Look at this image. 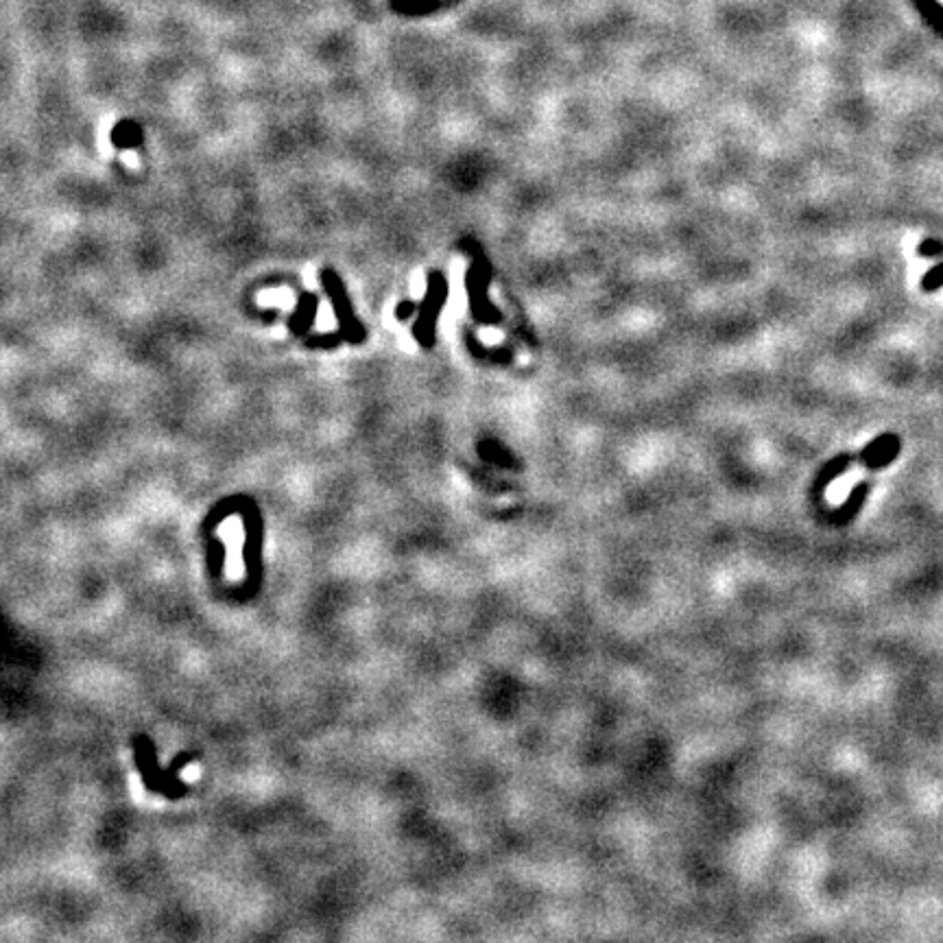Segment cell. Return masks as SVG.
Wrapping results in <instances>:
<instances>
[{
  "label": "cell",
  "mask_w": 943,
  "mask_h": 943,
  "mask_svg": "<svg viewBox=\"0 0 943 943\" xmlns=\"http://www.w3.org/2000/svg\"><path fill=\"white\" fill-rule=\"evenodd\" d=\"M939 3H941V5H943V0H939Z\"/></svg>",
  "instance_id": "cell-1"
}]
</instances>
